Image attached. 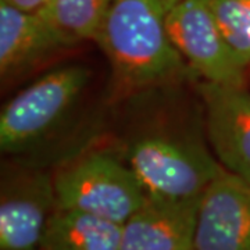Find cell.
I'll use <instances>...</instances> for the list:
<instances>
[{
  "mask_svg": "<svg viewBox=\"0 0 250 250\" xmlns=\"http://www.w3.org/2000/svg\"><path fill=\"white\" fill-rule=\"evenodd\" d=\"M113 0H49L38 13L70 46L93 41Z\"/></svg>",
  "mask_w": 250,
  "mask_h": 250,
  "instance_id": "7c38bea8",
  "label": "cell"
},
{
  "mask_svg": "<svg viewBox=\"0 0 250 250\" xmlns=\"http://www.w3.org/2000/svg\"><path fill=\"white\" fill-rule=\"evenodd\" d=\"M89 82L83 65H67L42 75L17 93L0 113V147L27 152L50 134Z\"/></svg>",
  "mask_w": 250,
  "mask_h": 250,
  "instance_id": "3957f363",
  "label": "cell"
},
{
  "mask_svg": "<svg viewBox=\"0 0 250 250\" xmlns=\"http://www.w3.org/2000/svg\"><path fill=\"white\" fill-rule=\"evenodd\" d=\"M175 1L113 0L110 4L93 41L124 86H150L185 71L187 62L167 32V14Z\"/></svg>",
  "mask_w": 250,
  "mask_h": 250,
  "instance_id": "6da1fadb",
  "label": "cell"
},
{
  "mask_svg": "<svg viewBox=\"0 0 250 250\" xmlns=\"http://www.w3.org/2000/svg\"><path fill=\"white\" fill-rule=\"evenodd\" d=\"M193 250H250V182L224 170L207 188Z\"/></svg>",
  "mask_w": 250,
  "mask_h": 250,
  "instance_id": "ba28073f",
  "label": "cell"
},
{
  "mask_svg": "<svg viewBox=\"0 0 250 250\" xmlns=\"http://www.w3.org/2000/svg\"><path fill=\"white\" fill-rule=\"evenodd\" d=\"M128 166L147 196L193 199L203 196L224 168L193 143L168 136H145L128 152Z\"/></svg>",
  "mask_w": 250,
  "mask_h": 250,
  "instance_id": "277c9868",
  "label": "cell"
},
{
  "mask_svg": "<svg viewBox=\"0 0 250 250\" xmlns=\"http://www.w3.org/2000/svg\"><path fill=\"white\" fill-rule=\"evenodd\" d=\"M56 208L53 175L39 170H18L3 177L0 249L39 250Z\"/></svg>",
  "mask_w": 250,
  "mask_h": 250,
  "instance_id": "8992f818",
  "label": "cell"
},
{
  "mask_svg": "<svg viewBox=\"0 0 250 250\" xmlns=\"http://www.w3.org/2000/svg\"><path fill=\"white\" fill-rule=\"evenodd\" d=\"M202 197L147 196L121 225L120 250H193Z\"/></svg>",
  "mask_w": 250,
  "mask_h": 250,
  "instance_id": "9c48e42d",
  "label": "cell"
},
{
  "mask_svg": "<svg viewBox=\"0 0 250 250\" xmlns=\"http://www.w3.org/2000/svg\"><path fill=\"white\" fill-rule=\"evenodd\" d=\"M68 43L38 11L0 0V74L9 78Z\"/></svg>",
  "mask_w": 250,
  "mask_h": 250,
  "instance_id": "30bf717a",
  "label": "cell"
},
{
  "mask_svg": "<svg viewBox=\"0 0 250 250\" xmlns=\"http://www.w3.org/2000/svg\"><path fill=\"white\" fill-rule=\"evenodd\" d=\"M207 138L224 170L250 182V90L205 82Z\"/></svg>",
  "mask_w": 250,
  "mask_h": 250,
  "instance_id": "52a82bcc",
  "label": "cell"
},
{
  "mask_svg": "<svg viewBox=\"0 0 250 250\" xmlns=\"http://www.w3.org/2000/svg\"><path fill=\"white\" fill-rule=\"evenodd\" d=\"M225 41L238 60L250 65V0H208Z\"/></svg>",
  "mask_w": 250,
  "mask_h": 250,
  "instance_id": "4fadbf2b",
  "label": "cell"
},
{
  "mask_svg": "<svg viewBox=\"0 0 250 250\" xmlns=\"http://www.w3.org/2000/svg\"><path fill=\"white\" fill-rule=\"evenodd\" d=\"M121 225L75 210L56 208L39 250H120Z\"/></svg>",
  "mask_w": 250,
  "mask_h": 250,
  "instance_id": "8fae6325",
  "label": "cell"
},
{
  "mask_svg": "<svg viewBox=\"0 0 250 250\" xmlns=\"http://www.w3.org/2000/svg\"><path fill=\"white\" fill-rule=\"evenodd\" d=\"M167 32L187 65L206 82L243 85L246 67L225 41L208 0H177L167 14Z\"/></svg>",
  "mask_w": 250,
  "mask_h": 250,
  "instance_id": "5b68a950",
  "label": "cell"
},
{
  "mask_svg": "<svg viewBox=\"0 0 250 250\" xmlns=\"http://www.w3.org/2000/svg\"><path fill=\"white\" fill-rule=\"evenodd\" d=\"M53 178L57 208L82 211L120 225L147 197L132 168L104 152L82 156Z\"/></svg>",
  "mask_w": 250,
  "mask_h": 250,
  "instance_id": "7a4b0ae2",
  "label": "cell"
},
{
  "mask_svg": "<svg viewBox=\"0 0 250 250\" xmlns=\"http://www.w3.org/2000/svg\"><path fill=\"white\" fill-rule=\"evenodd\" d=\"M6 1L27 11H38L39 9H42L49 0H6Z\"/></svg>",
  "mask_w": 250,
  "mask_h": 250,
  "instance_id": "5bb4252c",
  "label": "cell"
}]
</instances>
